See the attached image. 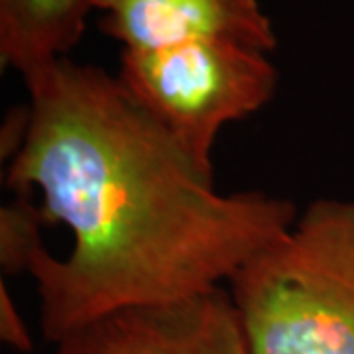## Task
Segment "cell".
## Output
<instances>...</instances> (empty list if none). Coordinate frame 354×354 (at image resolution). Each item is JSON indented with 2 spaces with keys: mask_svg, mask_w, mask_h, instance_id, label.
Returning <instances> with one entry per match:
<instances>
[{
  "mask_svg": "<svg viewBox=\"0 0 354 354\" xmlns=\"http://www.w3.org/2000/svg\"><path fill=\"white\" fill-rule=\"evenodd\" d=\"M22 81L30 124L6 183L38 189L50 225L73 232L65 258L44 248L28 272L50 342L114 311L218 290L297 218L283 197L221 193L101 67L62 57Z\"/></svg>",
  "mask_w": 354,
  "mask_h": 354,
  "instance_id": "obj_1",
  "label": "cell"
},
{
  "mask_svg": "<svg viewBox=\"0 0 354 354\" xmlns=\"http://www.w3.org/2000/svg\"><path fill=\"white\" fill-rule=\"evenodd\" d=\"M116 77L205 171L223 128L258 113L278 91L270 53L203 39L164 50L120 51Z\"/></svg>",
  "mask_w": 354,
  "mask_h": 354,
  "instance_id": "obj_3",
  "label": "cell"
},
{
  "mask_svg": "<svg viewBox=\"0 0 354 354\" xmlns=\"http://www.w3.org/2000/svg\"><path fill=\"white\" fill-rule=\"evenodd\" d=\"M250 354H354V201L319 199L230 279Z\"/></svg>",
  "mask_w": 354,
  "mask_h": 354,
  "instance_id": "obj_2",
  "label": "cell"
},
{
  "mask_svg": "<svg viewBox=\"0 0 354 354\" xmlns=\"http://www.w3.org/2000/svg\"><path fill=\"white\" fill-rule=\"evenodd\" d=\"M93 14L91 0H0V62L20 77L69 57Z\"/></svg>",
  "mask_w": 354,
  "mask_h": 354,
  "instance_id": "obj_6",
  "label": "cell"
},
{
  "mask_svg": "<svg viewBox=\"0 0 354 354\" xmlns=\"http://www.w3.org/2000/svg\"><path fill=\"white\" fill-rule=\"evenodd\" d=\"M97 28L128 51L221 39L272 53L278 34L260 0H91Z\"/></svg>",
  "mask_w": 354,
  "mask_h": 354,
  "instance_id": "obj_5",
  "label": "cell"
},
{
  "mask_svg": "<svg viewBox=\"0 0 354 354\" xmlns=\"http://www.w3.org/2000/svg\"><path fill=\"white\" fill-rule=\"evenodd\" d=\"M55 354H250L223 288L181 301L114 311L71 330Z\"/></svg>",
  "mask_w": 354,
  "mask_h": 354,
  "instance_id": "obj_4",
  "label": "cell"
},
{
  "mask_svg": "<svg viewBox=\"0 0 354 354\" xmlns=\"http://www.w3.org/2000/svg\"><path fill=\"white\" fill-rule=\"evenodd\" d=\"M50 225L32 193H16L14 201L0 209V262L6 274L30 272L38 254L46 248L41 228Z\"/></svg>",
  "mask_w": 354,
  "mask_h": 354,
  "instance_id": "obj_7",
  "label": "cell"
},
{
  "mask_svg": "<svg viewBox=\"0 0 354 354\" xmlns=\"http://www.w3.org/2000/svg\"><path fill=\"white\" fill-rule=\"evenodd\" d=\"M0 337L6 344L20 353H30L32 351V335L18 313L14 299L6 290V286H0Z\"/></svg>",
  "mask_w": 354,
  "mask_h": 354,
  "instance_id": "obj_8",
  "label": "cell"
}]
</instances>
